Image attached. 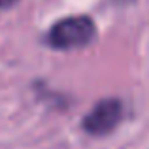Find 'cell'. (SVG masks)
Returning a JSON list of instances; mask_svg holds the SVG:
<instances>
[{
	"label": "cell",
	"instance_id": "6da1fadb",
	"mask_svg": "<svg viewBox=\"0 0 149 149\" xmlns=\"http://www.w3.org/2000/svg\"><path fill=\"white\" fill-rule=\"evenodd\" d=\"M96 38V25L89 15H72L58 19L49 26L44 44L55 51H74L87 47Z\"/></svg>",
	"mask_w": 149,
	"mask_h": 149
},
{
	"label": "cell",
	"instance_id": "7a4b0ae2",
	"mask_svg": "<svg viewBox=\"0 0 149 149\" xmlns=\"http://www.w3.org/2000/svg\"><path fill=\"white\" fill-rule=\"evenodd\" d=\"M123 115H125V108L119 98H102L83 117L81 128L89 136L102 138V136L111 134L119 127V123L123 121Z\"/></svg>",
	"mask_w": 149,
	"mask_h": 149
},
{
	"label": "cell",
	"instance_id": "3957f363",
	"mask_svg": "<svg viewBox=\"0 0 149 149\" xmlns=\"http://www.w3.org/2000/svg\"><path fill=\"white\" fill-rule=\"evenodd\" d=\"M19 0H0V10H8V8L15 6Z\"/></svg>",
	"mask_w": 149,
	"mask_h": 149
}]
</instances>
